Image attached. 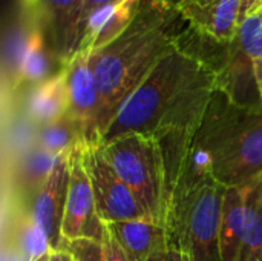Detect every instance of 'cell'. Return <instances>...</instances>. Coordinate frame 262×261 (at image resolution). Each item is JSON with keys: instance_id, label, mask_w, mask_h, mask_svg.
I'll use <instances>...</instances> for the list:
<instances>
[{"instance_id": "obj_1", "label": "cell", "mask_w": 262, "mask_h": 261, "mask_svg": "<svg viewBox=\"0 0 262 261\" xmlns=\"http://www.w3.org/2000/svg\"><path fill=\"white\" fill-rule=\"evenodd\" d=\"M220 85L215 68L178 46L123 102L100 143L130 132L160 135L195 112Z\"/></svg>"}, {"instance_id": "obj_2", "label": "cell", "mask_w": 262, "mask_h": 261, "mask_svg": "<svg viewBox=\"0 0 262 261\" xmlns=\"http://www.w3.org/2000/svg\"><path fill=\"white\" fill-rule=\"evenodd\" d=\"M178 18H181L180 12L167 2L141 0L127 29L112 43L91 54V66L100 92V138L123 102L157 63L181 46Z\"/></svg>"}, {"instance_id": "obj_3", "label": "cell", "mask_w": 262, "mask_h": 261, "mask_svg": "<svg viewBox=\"0 0 262 261\" xmlns=\"http://www.w3.org/2000/svg\"><path fill=\"white\" fill-rule=\"evenodd\" d=\"M100 145L106 158L130 188L147 217L163 226L164 166L157 137L130 132Z\"/></svg>"}, {"instance_id": "obj_4", "label": "cell", "mask_w": 262, "mask_h": 261, "mask_svg": "<svg viewBox=\"0 0 262 261\" xmlns=\"http://www.w3.org/2000/svg\"><path fill=\"white\" fill-rule=\"evenodd\" d=\"M262 175V106L238 105L218 146L213 180L244 186Z\"/></svg>"}, {"instance_id": "obj_5", "label": "cell", "mask_w": 262, "mask_h": 261, "mask_svg": "<svg viewBox=\"0 0 262 261\" xmlns=\"http://www.w3.org/2000/svg\"><path fill=\"white\" fill-rule=\"evenodd\" d=\"M224 194L226 186L216 180L196 188L180 211L169 246L184 249L192 261H223L220 231Z\"/></svg>"}, {"instance_id": "obj_6", "label": "cell", "mask_w": 262, "mask_h": 261, "mask_svg": "<svg viewBox=\"0 0 262 261\" xmlns=\"http://www.w3.org/2000/svg\"><path fill=\"white\" fill-rule=\"evenodd\" d=\"M83 160L91 178L97 215L103 225L147 217L130 188L106 158L100 143L83 142Z\"/></svg>"}, {"instance_id": "obj_7", "label": "cell", "mask_w": 262, "mask_h": 261, "mask_svg": "<svg viewBox=\"0 0 262 261\" xmlns=\"http://www.w3.org/2000/svg\"><path fill=\"white\" fill-rule=\"evenodd\" d=\"M103 223L97 215V206L91 178L83 160V140L78 142L69 158V188L66 197L61 237L64 242L91 237L101 238Z\"/></svg>"}, {"instance_id": "obj_8", "label": "cell", "mask_w": 262, "mask_h": 261, "mask_svg": "<svg viewBox=\"0 0 262 261\" xmlns=\"http://www.w3.org/2000/svg\"><path fill=\"white\" fill-rule=\"evenodd\" d=\"M63 68L68 77V114L81 126L84 143H100V92L91 66V54L80 51Z\"/></svg>"}, {"instance_id": "obj_9", "label": "cell", "mask_w": 262, "mask_h": 261, "mask_svg": "<svg viewBox=\"0 0 262 261\" xmlns=\"http://www.w3.org/2000/svg\"><path fill=\"white\" fill-rule=\"evenodd\" d=\"M38 20L25 28L11 45L5 63V83L11 92L26 85L35 86L52 75L49 74L51 65L43 28Z\"/></svg>"}, {"instance_id": "obj_10", "label": "cell", "mask_w": 262, "mask_h": 261, "mask_svg": "<svg viewBox=\"0 0 262 261\" xmlns=\"http://www.w3.org/2000/svg\"><path fill=\"white\" fill-rule=\"evenodd\" d=\"M71 151L72 149L55 157L52 169L32 203L34 217L46 234L52 251H60L64 243L61 237V225L69 188Z\"/></svg>"}, {"instance_id": "obj_11", "label": "cell", "mask_w": 262, "mask_h": 261, "mask_svg": "<svg viewBox=\"0 0 262 261\" xmlns=\"http://www.w3.org/2000/svg\"><path fill=\"white\" fill-rule=\"evenodd\" d=\"M181 18L196 32L221 43H232L239 29L241 0H180Z\"/></svg>"}, {"instance_id": "obj_12", "label": "cell", "mask_w": 262, "mask_h": 261, "mask_svg": "<svg viewBox=\"0 0 262 261\" xmlns=\"http://www.w3.org/2000/svg\"><path fill=\"white\" fill-rule=\"evenodd\" d=\"M55 155L40 148L32 138L20 148L9 163V203L32 206L45 185Z\"/></svg>"}, {"instance_id": "obj_13", "label": "cell", "mask_w": 262, "mask_h": 261, "mask_svg": "<svg viewBox=\"0 0 262 261\" xmlns=\"http://www.w3.org/2000/svg\"><path fill=\"white\" fill-rule=\"evenodd\" d=\"M3 242V252L25 261L45 260L52 251L46 234L34 217L32 206L17 203H9L6 209Z\"/></svg>"}, {"instance_id": "obj_14", "label": "cell", "mask_w": 262, "mask_h": 261, "mask_svg": "<svg viewBox=\"0 0 262 261\" xmlns=\"http://www.w3.org/2000/svg\"><path fill=\"white\" fill-rule=\"evenodd\" d=\"M140 2L104 5L91 12L86 20L80 51L94 54L118 38L132 23Z\"/></svg>"}, {"instance_id": "obj_15", "label": "cell", "mask_w": 262, "mask_h": 261, "mask_svg": "<svg viewBox=\"0 0 262 261\" xmlns=\"http://www.w3.org/2000/svg\"><path fill=\"white\" fill-rule=\"evenodd\" d=\"M69 111V92L66 69L60 68L45 82L32 86L25 102L29 123L37 128L64 117Z\"/></svg>"}, {"instance_id": "obj_16", "label": "cell", "mask_w": 262, "mask_h": 261, "mask_svg": "<svg viewBox=\"0 0 262 261\" xmlns=\"http://www.w3.org/2000/svg\"><path fill=\"white\" fill-rule=\"evenodd\" d=\"M132 261H144L167 249L166 229L149 217L106 225Z\"/></svg>"}, {"instance_id": "obj_17", "label": "cell", "mask_w": 262, "mask_h": 261, "mask_svg": "<svg viewBox=\"0 0 262 261\" xmlns=\"http://www.w3.org/2000/svg\"><path fill=\"white\" fill-rule=\"evenodd\" d=\"M249 185L226 188L221 215V258L223 261H239L246 231Z\"/></svg>"}, {"instance_id": "obj_18", "label": "cell", "mask_w": 262, "mask_h": 261, "mask_svg": "<svg viewBox=\"0 0 262 261\" xmlns=\"http://www.w3.org/2000/svg\"><path fill=\"white\" fill-rule=\"evenodd\" d=\"M78 0H41L40 8H43L54 40L55 58L60 68L68 65L77 54L75 43V9Z\"/></svg>"}, {"instance_id": "obj_19", "label": "cell", "mask_w": 262, "mask_h": 261, "mask_svg": "<svg viewBox=\"0 0 262 261\" xmlns=\"http://www.w3.org/2000/svg\"><path fill=\"white\" fill-rule=\"evenodd\" d=\"M239 261H262V175L249 183L246 231Z\"/></svg>"}, {"instance_id": "obj_20", "label": "cell", "mask_w": 262, "mask_h": 261, "mask_svg": "<svg viewBox=\"0 0 262 261\" xmlns=\"http://www.w3.org/2000/svg\"><path fill=\"white\" fill-rule=\"evenodd\" d=\"M32 140L57 157L83 140V129L69 114H66L52 123L34 128Z\"/></svg>"}, {"instance_id": "obj_21", "label": "cell", "mask_w": 262, "mask_h": 261, "mask_svg": "<svg viewBox=\"0 0 262 261\" xmlns=\"http://www.w3.org/2000/svg\"><path fill=\"white\" fill-rule=\"evenodd\" d=\"M239 51V60H232L230 71H246V65L253 68V63L262 58V5L253 11L239 25L238 35L233 40Z\"/></svg>"}, {"instance_id": "obj_22", "label": "cell", "mask_w": 262, "mask_h": 261, "mask_svg": "<svg viewBox=\"0 0 262 261\" xmlns=\"http://www.w3.org/2000/svg\"><path fill=\"white\" fill-rule=\"evenodd\" d=\"M61 249H66L72 255L74 261H104L101 238L83 237L64 242Z\"/></svg>"}, {"instance_id": "obj_23", "label": "cell", "mask_w": 262, "mask_h": 261, "mask_svg": "<svg viewBox=\"0 0 262 261\" xmlns=\"http://www.w3.org/2000/svg\"><path fill=\"white\" fill-rule=\"evenodd\" d=\"M121 2H141V0H78L77 9H75V23H74L77 52L80 49V43H81L83 32H84V25H86V20L91 15V12L101 8V6H104V5L121 3Z\"/></svg>"}, {"instance_id": "obj_24", "label": "cell", "mask_w": 262, "mask_h": 261, "mask_svg": "<svg viewBox=\"0 0 262 261\" xmlns=\"http://www.w3.org/2000/svg\"><path fill=\"white\" fill-rule=\"evenodd\" d=\"M101 243H103L104 261H132L106 225H103Z\"/></svg>"}, {"instance_id": "obj_25", "label": "cell", "mask_w": 262, "mask_h": 261, "mask_svg": "<svg viewBox=\"0 0 262 261\" xmlns=\"http://www.w3.org/2000/svg\"><path fill=\"white\" fill-rule=\"evenodd\" d=\"M262 5V0H241V9H239V25L246 20L247 15H250L253 11H256Z\"/></svg>"}, {"instance_id": "obj_26", "label": "cell", "mask_w": 262, "mask_h": 261, "mask_svg": "<svg viewBox=\"0 0 262 261\" xmlns=\"http://www.w3.org/2000/svg\"><path fill=\"white\" fill-rule=\"evenodd\" d=\"M164 261H192L189 254L184 249L169 246L164 252Z\"/></svg>"}, {"instance_id": "obj_27", "label": "cell", "mask_w": 262, "mask_h": 261, "mask_svg": "<svg viewBox=\"0 0 262 261\" xmlns=\"http://www.w3.org/2000/svg\"><path fill=\"white\" fill-rule=\"evenodd\" d=\"M49 261H74V258L66 249H60V251H51Z\"/></svg>"}, {"instance_id": "obj_28", "label": "cell", "mask_w": 262, "mask_h": 261, "mask_svg": "<svg viewBox=\"0 0 262 261\" xmlns=\"http://www.w3.org/2000/svg\"><path fill=\"white\" fill-rule=\"evenodd\" d=\"M253 74H255V83H256V88L259 91V94L262 92V58L256 60L253 63Z\"/></svg>"}, {"instance_id": "obj_29", "label": "cell", "mask_w": 262, "mask_h": 261, "mask_svg": "<svg viewBox=\"0 0 262 261\" xmlns=\"http://www.w3.org/2000/svg\"><path fill=\"white\" fill-rule=\"evenodd\" d=\"M21 3L29 11H38L40 5H41V0H21Z\"/></svg>"}, {"instance_id": "obj_30", "label": "cell", "mask_w": 262, "mask_h": 261, "mask_svg": "<svg viewBox=\"0 0 262 261\" xmlns=\"http://www.w3.org/2000/svg\"><path fill=\"white\" fill-rule=\"evenodd\" d=\"M3 260L5 261H25V260H20V258H17V257H12V255H9V254H6V252H3ZM41 261H49V257L48 258H45V260Z\"/></svg>"}, {"instance_id": "obj_31", "label": "cell", "mask_w": 262, "mask_h": 261, "mask_svg": "<svg viewBox=\"0 0 262 261\" xmlns=\"http://www.w3.org/2000/svg\"><path fill=\"white\" fill-rule=\"evenodd\" d=\"M166 252V251H164ZM164 252H160V254H155L152 257H149L147 260L144 261H164Z\"/></svg>"}, {"instance_id": "obj_32", "label": "cell", "mask_w": 262, "mask_h": 261, "mask_svg": "<svg viewBox=\"0 0 262 261\" xmlns=\"http://www.w3.org/2000/svg\"><path fill=\"white\" fill-rule=\"evenodd\" d=\"M164 2H167L169 5H172V6H175V5H177V3H178L180 0H164Z\"/></svg>"}, {"instance_id": "obj_33", "label": "cell", "mask_w": 262, "mask_h": 261, "mask_svg": "<svg viewBox=\"0 0 262 261\" xmlns=\"http://www.w3.org/2000/svg\"><path fill=\"white\" fill-rule=\"evenodd\" d=\"M261 102H262V92H261Z\"/></svg>"}]
</instances>
